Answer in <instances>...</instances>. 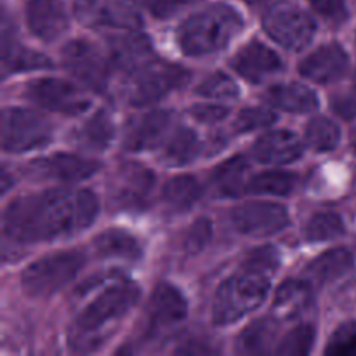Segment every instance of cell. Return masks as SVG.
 <instances>
[{
  "instance_id": "obj_1",
  "label": "cell",
  "mask_w": 356,
  "mask_h": 356,
  "mask_svg": "<svg viewBox=\"0 0 356 356\" xmlns=\"http://www.w3.org/2000/svg\"><path fill=\"white\" fill-rule=\"evenodd\" d=\"M99 202L89 190H49L14 200L3 212V236L10 242H49L68 238L89 228Z\"/></svg>"
},
{
  "instance_id": "obj_2",
  "label": "cell",
  "mask_w": 356,
  "mask_h": 356,
  "mask_svg": "<svg viewBox=\"0 0 356 356\" xmlns=\"http://www.w3.org/2000/svg\"><path fill=\"white\" fill-rule=\"evenodd\" d=\"M138 285L131 280H115L90 301L68 329V344L76 353H90L103 346L118 323L138 302Z\"/></svg>"
},
{
  "instance_id": "obj_3",
  "label": "cell",
  "mask_w": 356,
  "mask_h": 356,
  "mask_svg": "<svg viewBox=\"0 0 356 356\" xmlns=\"http://www.w3.org/2000/svg\"><path fill=\"white\" fill-rule=\"evenodd\" d=\"M242 26V16L232 6L214 3L181 24L177 42L186 56L204 58L226 47Z\"/></svg>"
},
{
  "instance_id": "obj_4",
  "label": "cell",
  "mask_w": 356,
  "mask_h": 356,
  "mask_svg": "<svg viewBox=\"0 0 356 356\" xmlns=\"http://www.w3.org/2000/svg\"><path fill=\"white\" fill-rule=\"evenodd\" d=\"M270 292V277L254 271L222 282L214 299L212 318L216 325H232L249 313L256 312Z\"/></svg>"
},
{
  "instance_id": "obj_5",
  "label": "cell",
  "mask_w": 356,
  "mask_h": 356,
  "mask_svg": "<svg viewBox=\"0 0 356 356\" xmlns=\"http://www.w3.org/2000/svg\"><path fill=\"white\" fill-rule=\"evenodd\" d=\"M86 257L80 252H58L31 263L21 275V284L31 298H49L76 277Z\"/></svg>"
},
{
  "instance_id": "obj_6",
  "label": "cell",
  "mask_w": 356,
  "mask_h": 356,
  "mask_svg": "<svg viewBox=\"0 0 356 356\" xmlns=\"http://www.w3.org/2000/svg\"><path fill=\"white\" fill-rule=\"evenodd\" d=\"M52 127L47 118L26 108H6L2 113V148L10 153H24L47 145Z\"/></svg>"
},
{
  "instance_id": "obj_7",
  "label": "cell",
  "mask_w": 356,
  "mask_h": 356,
  "mask_svg": "<svg viewBox=\"0 0 356 356\" xmlns=\"http://www.w3.org/2000/svg\"><path fill=\"white\" fill-rule=\"evenodd\" d=\"M188 80H190V73L181 66L152 61L134 75L129 101L136 106L159 103L167 94L186 86Z\"/></svg>"
},
{
  "instance_id": "obj_8",
  "label": "cell",
  "mask_w": 356,
  "mask_h": 356,
  "mask_svg": "<svg viewBox=\"0 0 356 356\" xmlns=\"http://www.w3.org/2000/svg\"><path fill=\"white\" fill-rule=\"evenodd\" d=\"M73 10L90 28L134 31L143 23L138 0H73Z\"/></svg>"
},
{
  "instance_id": "obj_9",
  "label": "cell",
  "mask_w": 356,
  "mask_h": 356,
  "mask_svg": "<svg viewBox=\"0 0 356 356\" xmlns=\"http://www.w3.org/2000/svg\"><path fill=\"white\" fill-rule=\"evenodd\" d=\"M266 33L285 49L299 51L313 40L316 24L305 10L292 6L271 7L263 19Z\"/></svg>"
},
{
  "instance_id": "obj_10",
  "label": "cell",
  "mask_w": 356,
  "mask_h": 356,
  "mask_svg": "<svg viewBox=\"0 0 356 356\" xmlns=\"http://www.w3.org/2000/svg\"><path fill=\"white\" fill-rule=\"evenodd\" d=\"M63 65L75 79L97 92H104L113 72L110 59L86 40H72L63 49Z\"/></svg>"
},
{
  "instance_id": "obj_11",
  "label": "cell",
  "mask_w": 356,
  "mask_h": 356,
  "mask_svg": "<svg viewBox=\"0 0 356 356\" xmlns=\"http://www.w3.org/2000/svg\"><path fill=\"white\" fill-rule=\"evenodd\" d=\"M26 96L38 106L63 115H80L90 106V97L61 79H40L28 86Z\"/></svg>"
},
{
  "instance_id": "obj_12",
  "label": "cell",
  "mask_w": 356,
  "mask_h": 356,
  "mask_svg": "<svg viewBox=\"0 0 356 356\" xmlns=\"http://www.w3.org/2000/svg\"><path fill=\"white\" fill-rule=\"evenodd\" d=\"M188 306L183 294L169 284L153 291L146 308V332L149 337L165 336L186 318Z\"/></svg>"
},
{
  "instance_id": "obj_13",
  "label": "cell",
  "mask_w": 356,
  "mask_h": 356,
  "mask_svg": "<svg viewBox=\"0 0 356 356\" xmlns=\"http://www.w3.org/2000/svg\"><path fill=\"white\" fill-rule=\"evenodd\" d=\"M232 222L249 236H270L280 233L291 222L287 209L273 202H252L233 209Z\"/></svg>"
},
{
  "instance_id": "obj_14",
  "label": "cell",
  "mask_w": 356,
  "mask_h": 356,
  "mask_svg": "<svg viewBox=\"0 0 356 356\" xmlns=\"http://www.w3.org/2000/svg\"><path fill=\"white\" fill-rule=\"evenodd\" d=\"M155 186V174L138 163H122L115 176L111 200L117 207L141 211L148 205L149 193Z\"/></svg>"
},
{
  "instance_id": "obj_15",
  "label": "cell",
  "mask_w": 356,
  "mask_h": 356,
  "mask_svg": "<svg viewBox=\"0 0 356 356\" xmlns=\"http://www.w3.org/2000/svg\"><path fill=\"white\" fill-rule=\"evenodd\" d=\"M99 169L101 165L94 160L68 155V153H56V155L35 160L30 169H28V172L37 177V179L79 183V181L92 177Z\"/></svg>"
},
{
  "instance_id": "obj_16",
  "label": "cell",
  "mask_w": 356,
  "mask_h": 356,
  "mask_svg": "<svg viewBox=\"0 0 356 356\" xmlns=\"http://www.w3.org/2000/svg\"><path fill=\"white\" fill-rule=\"evenodd\" d=\"M108 59L113 72L136 75L153 61V45L146 35L129 33L110 42Z\"/></svg>"
},
{
  "instance_id": "obj_17",
  "label": "cell",
  "mask_w": 356,
  "mask_h": 356,
  "mask_svg": "<svg viewBox=\"0 0 356 356\" xmlns=\"http://www.w3.org/2000/svg\"><path fill=\"white\" fill-rule=\"evenodd\" d=\"M28 28L40 40L52 42L68 28V14L61 0H28Z\"/></svg>"
},
{
  "instance_id": "obj_18",
  "label": "cell",
  "mask_w": 356,
  "mask_h": 356,
  "mask_svg": "<svg viewBox=\"0 0 356 356\" xmlns=\"http://www.w3.org/2000/svg\"><path fill=\"white\" fill-rule=\"evenodd\" d=\"M350 66V58L339 44H327L309 54L299 66L302 76L316 83H332L343 79Z\"/></svg>"
},
{
  "instance_id": "obj_19",
  "label": "cell",
  "mask_w": 356,
  "mask_h": 356,
  "mask_svg": "<svg viewBox=\"0 0 356 356\" xmlns=\"http://www.w3.org/2000/svg\"><path fill=\"white\" fill-rule=\"evenodd\" d=\"M233 68L245 80L252 83H261L268 76L275 75L282 70V59L266 45L259 42L245 45L233 59Z\"/></svg>"
},
{
  "instance_id": "obj_20",
  "label": "cell",
  "mask_w": 356,
  "mask_h": 356,
  "mask_svg": "<svg viewBox=\"0 0 356 356\" xmlns=\"http://www.w3.org/2000/svg\"><path fill=\"white\" fill-rule=\"evenodd\" d=\"M170 122H172V117H170L169 111L163 110L152 111V113L141 117L132 125L127 138H125V149L146 152V149L156 148L165 139L170 129Z\"/></svg>"
},
{
  "instance_id": "obj_21",
  "label": "cell",
  "mask_w": 356,
  "mask_h": 356,
  "mask_svg": "<svg viewBox=\"0 0 356 356\" xmlns=\"http://www.w3.org/2000/svg\"><path fill=\"white\" fill-rule=\"evenodd\" d=\"M302 155V145L294 132L275 131L264 134L254 145V156L261 163H284L296 162Z\"/></svg>"
},
{
  "instance_id": "obj_22",
  "label": "cell",
  "mask_w": 356,
  "mask_h": 356,
  "mask_svg": "<svg viewBox=\"0 0 356 356\" xmlns=\"http://www.w3.org/2000/svg\"><path fill=\"white\" fill-rule=\"evenodd\" d=\"M355 257L350 250L346 249H334L327 250L322 256L313 259L306 266V275L309 280L318 285H327L330 282L339 280L341 277L348 273L353 268Z\"/></svg>"
},
{
  "instance_id": "obj_23",
  "label": "cell",
  "mask_w": 356,
  "mask_h": 356,
  "mask_svg": "<svg viewBox=\"0 0 356 356\" xmlns=\"http://www.w3.org/2000/svg\"><path fill=\"white\" fill-rule=\"evenodd\" d=\"M51 59L45 58L44 54L31 51V49L23 47L17 44L7 30H3V42H2V68L3 76L10 75V73H21V72H33V70H44L51 68Z\"/></svg>"
},
{
  "instance_id": "obj_24",
  "label": "cell",
  "mask_w": 356,
  "mask_h": 356,
  "mask_svg": "<svg viewBox=\"0 0 356 356\" xmlns=\"http://www.w3.org/2000/svg\"><path fill=\"white\" fill-rule=\"evenodd\" d=\"M249 162L245 156H233L228 162L219 165L212 174V184L218 195L221 197H240L249 188L247 174H249Z\"/></svg>"
},
{
  "instance_id": "obj_25",
  "label": "cell",
  "mask_w": 356,
  "mask_h": 356,
  "mask_svg": "<svg viewBox=\"0 0 356 356\" xmlns=\"http://www.w3.org/2000/svg\"><path fill=\"white\" fill-rule=\"evenodd\" d=\"M92 247L97 256L106 257V259L118 257V259L136 261L141 257V247L138 240L122 229H108L101 233L94 238Z\"/></svg>"
},
{
  "instance_id": "obj_26",
  "label": "cell",
  "mask_w": 356,
  "mask_h": 356,
  "mask_svg": "<svg viewBox=\"0 0 356 356\" xmlns=\"http://www.w3.org/2000/svg\"><path fill=\"white\" fill-rule=\"evenodd\" d=\"M278 334V322L271 316L250 323L236 339V350L243 355L268 353Z\"/></svg>"
},
{
  "instance_id": "obj_27",
  "label": "cell",
  "mask_w": 356,
  "mask_h": 356,
  "mask_svg": "<svg viewBox=\"0 0 356 356\" xmlns=\"http://www.w3.org/2000/svg\"><path fill=\"white\" fill-rule=\"evenodd\" d=\"M271 104L292 113H306L318 106V97L308 87L301 83H282L271 87L270 94Z\"/></svg>"
},
{
  "instance_id": "obj_28",
  "label": "cell",
  "mask_w": 356,
  "mask_h": 356,
  "mask_svg": "<svg viewBox=\"0 0 356 356\" xmlns=\"http://www.w3.org/2000/svg\"><path fill=\"white\" fill-rule=\"evenodd\" d=\"M202 145L197 134L188 127H179L165 143L162 159L167 165L179 167L193 162L200 155Z\"/></svg>"
},
{
  "instance_id": "obj_29",
  "label": "cell",
  "mask_w": 356,
  "mask_h": 356,
  "mask_svg": "<svg viewBox=\"0 0 356 356\" xmlns=\"http://www.w3.org/2000/svg\"><path fill=\"white\" fill-rule=\"evenodd\" d=\"M312 301V291L306 282L301 280H289L278 289L277 298H275V309L280 315L287 316H298L302 309Z\"/></svg>"
},
{
  "instance_id": "obj_30",
  "label": "cell",
  "mask_w": 356,
  "mask_h": 356,
  "mask_svg": "<svg viewBox=\"0 0 356 356\" xmlns=\"http://www.w3.org/2000/svg\"><path fill=\"white\" fill-rule=\"evenodd\" d=\"M113 122L106 111H97L87 124L80 129L79 141L83 148L92 152H104L113 139Z\"/></svg>"
},
{
  "instance_id": "obj_31",
  "label": "cell",
  "mask_w": 356,
  "mask_h": 356,
  "mask_svg": "<svg viewBox=\"0 0 356 356\" xmlns=\"http://www.w3.org/2000/svg\"><path fill=\"white\" fill-rule=\"evenodd\" d=\"M200 195L202 186L193 176H177L163 186V200L176 211H188Z\"/></svg>"
},
{
  "instance_id": "obj_32",
  "label": "cell",
  "mask_w": 356,
  "mask_h": 356,
  "mask_svg": "<svg viewBox=\"0 0 356 356\" xmlns=\"http://www.w3.org/2000/svg\"><path fill=\"white\" fill-rule=\"evenodd\" d=\"M298 184V176L292 172L282 170H270V172L257 174L252 181H249L247 191L257 195H275V197H287L294 191Z\"/></svg>"
},
{
  "instance_id": "obj_33",
  "label": "cell",
  "mask_w": 356,
  "mask_h": 356,
  "mask_svg": "<svg viewBox=\"0 0 356 356\" xmlns=\"http://www.w3.org/2000/svg\"><path fill=\"white\" fill-rule=\"evenodd\" d=\"M341 131L337 124L325 117H316L306 127V141L316 152H330L339 145Z\"/></svg>"
},
{
  "instance_id": "obj_34",
  "label": "cell",
  "mask_w": 356,
  "mask_h": 356,
  "mask_svg": "<svg viewBox=\"0 0 356 356\" xmlns=\"http://www.w3.org/2000/svg\"><path fill=\"white\" fill-rule=\"evenodd\" d=\"M344 233L343 219L334 212H320L315 214L306 225L305 235L309 242H327Z\"/></svg>"
},
{
  "instance_id": "obj_35",
  "label": "cell",
  "mask_w": 356,
  "mask_h": 356,
  "mask_svg": "<svg viewBox=\"0 0 356 356\" xmlns=\"http://www.w3.org/2000/svg\"><path fill=\"white\" fill-rule=\"evenodd\" d=\"M315 341V329L312 325H299L287 334L278 344L277 353L282 356H301L309 353Z\"/></svg>"
},
{
  "instance_id": "obj_36",
  "label": "cell",
  "mask_w": 356,
  "mask_h": 356,
  "mask_svg": "<svg viewBox=\"0 0 356 356\" xmlns=\"http://www.w3.org/2000/svg\"><path fill=\"white\" fill-rule=\"evenodd\" d=\"M197 92L209 99L232 101L238 97V86L225 73H212L198 86Z\"/></svg>"
},
{
  "instance_id": "obj_37",
  "label": "cell",
  "mask_w": 356,
  "mask_h": 356,
  "mask_svg": "<svg viewBox=\"0 0 356 356\" xmlns=\"http://www.w3.org/2000/svg\"><path fill=\"white\" fill-rule=\"evenodd\" d=\"M277 120V115L268 108H245L236 117L235 129L238 132L254 131V129L268 127Z\"/></svg>"
},
{
  "instance_id": "obj_38",
  "label": "cell",
  "mask_w": 356,
  "mask_h": 356,
  "mask_svg": "<svg viewBox=\"0 0 356 356\" xmlns=\"http://www.w3.org/2000/svg\"><path fill=\"white\" fill-rule=\"evenodd\" d=\"M278 264H280V257H278L277 250L273 247H263V249H257L250 254L249 259L245 261V270L271 277Z\"/></svg>"
},
{
  "instance_id": "obj_39",
  "label": "cell",
  "mask_w": 356,
  "mask_h": 356,
  "mask_svg": "<svg viewBox=\"0 0 356 356\" xmlns=\"http://www.w3.org/2000/svg\"><path fill=\"white\" fill-rule=\"evenodd\" d=\"M327 353L337 356L356 355V323H348L334 334Z\"/></svg>"
},
{
  "instance_id": "obj_40",
  "label": "cell",
  "mask_w": 356,
  "mask_h": 356,
  "mask_svg": "<svg viewBox=\"0 0 356 356\" xmlns=\"http://www.w3.org/2000/svg\"><path fill=\"white\" fill-rule=\"evenodd\" d=\"M209 240H211V221L202 218L190 228L184 245H186V249L190 250L191 254H197L207 245Z\"/></svg>"
},
{
  "instance_id": "obj_41",
  "label": "cell",
  "mask_w": 356,
  "mask_h": 356,
  "mask_svg": "<svg viewBox=\"0 0 356 356\" xmlns=\"http://www.w3.org/2000/svg\"><path fill=\"white\" fill-rule=\"evenodd\" d=\"M313 9L332 23H343L348 17L346 0H309Z\"/></svg>"
},
{
  "instance_id": "obj_42",
  "label": "cell",
  "mask_w": 356,
  "mask_h": 356,
  "mask_svg": "<svg viewBox=\"0 0 356 356\" xmlns=\"http://www.w3.org/2000/svg\"><path fill=\"white\" fill-rule=\"evenodd\" d=\"M146 6V9L153 14L155 17H170L176 13H179L184 7L191 6L197 0H143Z\"/></svg>"
},
{
  "instance_id": "obj_43",
  "label": "cell",
  "mask_w": 356,
  "mask_h": 356,
  "mask_svg": "<svg viewBox=\"0 0 356 356\" xmlns=\"http://www.w3.org/2000/svg\"><path fill=\"white\" fill-rule=\"evenodd\" d=\"M190 113L202 124H216L228 117L229 108L222 106V104H195Z\"/></svg>"
},
{
  "instance_id": "obj_44",
  "label": "cell",
  "mask_w": 356,
  "mask_h": 356,
  "mask_svg": "<svg viewBox=\"0 0 356 356\" xmlns=\"http://www.w3.org/2000/svg\"><path fill=\"white\" fill-rule=\"evenodd\" d=\"M332 108L337 115H341L343 118H356V87L350 92L339 94L332 99Z\"/></svg>"
},
{
  "instance_id": "obj_45",
  "label": "cell",
  "mask_w": 356,
  "mask_h": 356,
  "mask_svg": "<svg viewBox=\"0 0 356 356\" xmlns=\"http://www.w3.org/2000/svg\"><path fill=\"white\" fill-rule=\"evenodd\" d=\"M247 3H250V6L254 7H268V6H273V3H277L278 0H245Z\"/></svg>"
},
{
  "instance_id": "obj_46",
  "label": "cell",
  "mask_w": 356,
  "mask_h": 356,
  "mask_svg": "<svg viewBox=\"0 0 356 356\" xmlns=\"http://www.w3.org/2000/svg\"><path fill=\"white\" fill-rule=\"evenodd\" d=\"M351 145H353V149L356 153V129L353 131V134H351Z\"/></svg>"
},
{
  "instance_id": "obj_47",
  "label": "cell",
  "mask_w": 356,
  "mask_h": 356,
  "mask_svg": "<svg viewBox=\"0 0 356 356\" xmlns=\"http://www.w3.org/2000/svg\"><path fill=\"white\" fill-rule=\"evenodd\" d=\"M355 87H356V75H355Z\"/></svg>"
}]
</instances>
